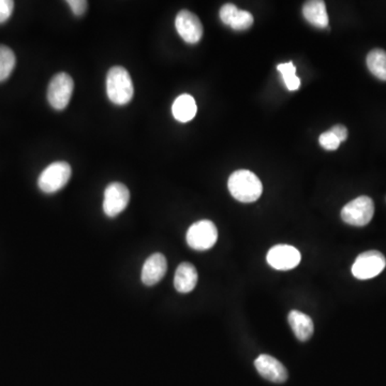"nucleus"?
<instances>
[{
    "label": "nucleus",
    "instance_id": "23",
    "mask_svg": "<svg viewBox=\"0 0 386 386\" xmlns=\"http://www.w3.org/2000/svg\"><path fill=\"white\" fill-rule=\"evenodd\" d=\"M14 10L12 0H0V24L7 22Z\"/></svg>",
    "mask_w": 386,
    "mask_h": 386
},
{
    "label": "nucleus",
    "instance_id": "10",
    "mask_svg": "<svg viewBox=\"0 0 386 386\" xmlns=\"http://www.w3.org/2000/svg\"><path fill=\"white\" fill-rule=\"evenodd\" d=\"M266 260L270 266L277 270H290L301 263L302 255L295 247L277 245L268 251Z\"/></svg>",
    "mask_w": 386,
    "mask_h": 386
},
{
    "label": "nucleus",
    "instance_id": "22",
    "mask_svg": "<svg viewBox=\"0 0 386 386\" xmlns=\"http://www.w3.org/2000/svg\"><path fill=\"white\" fill-rule=\"evenodd\" d=\"M238 10V8L233 4H226V5L222 6L219 12L220 20L224 25L230 26Z\"/></svg>",
    "mask_w": 386,
    "mask_h": 386
},
{
    "label": "nucleus",
    "instance_id": "13",
    "mask_svg": "<svg viewBox=\"0 0 386 386\" xmlns=\"http://www.w3.org/2000/svg\"><path fill=\"white\" fill-rule=\"evenodd\" d=\"M198 270L188 262L178 265L174 276V287L180 293H190L198 285Z\"/></svg>",
    "mask_w": 386,
    "mask_h": 386
},
{
    "label": "nucleus",
    "instance_id": "5",
    "mask_svg": "<svg viewBox=\"0 0 386 386\" xmlns=\"http://www.w3.org/2000/svg\"><path fill=\"white\" fill-rule=\"evenodd\" d=\"M75 89V82L68 73L54 75L48 87V104L57 111L65 110L70 102Z\"/></svg>",
    "mask_w": 386,
    "mask_h": 386
},
{
    "label": "nucleus",
    "instance_id": "6",
    "mask_svg": "<svg viewBox=\"0 0 386 386\" xmlns=\"http://www.w3.org/2000/svg\"><path fill=\"white\" fill-rule=\"evenodd\" d=\"M373 214H375V204H373V199L362 196L348 203L343 207L341 211V218L343 222L350 226H365L371 221Z\"/></svg>",
    "mask_w": 386,
    "mask_h": 386
},
{
    "label": "nucleus",
    "instance_id": "4",
    "mask_svg": "<svg viewBox=\"0 0 386 386\" xmlns=\"http://www.w3.org/2000/svg\"><path fill=\"white\" fill-rule=\"evenodd\" d=\"M186 239L190 248L198 251L209 250L217 243V228L211 220H200L188 228Z\"/></svg>",
    "mask_w": 386,
    "mask_h": 386
},
{
    "label": "nucleus",
    "instance_id": "12",
    "mask_svg": "<svg viewBox=\"0 0 386 386\" xmlns=\"http://www.w3.org/2000/svg\"><path fill=\"white\" fill-rule=\"evenodd\" d=\"M167 262L165 255L161 253H154L145 261L143 265L142 272H140L142 282L148 287H153L159 281L162 280L163 277L167 274Z\"/></svg>",
    "mask_w": 386,
    "mask_h": 386
},
{
    "label": "nucleus",
    "instance_id": "11",
    "mask_svg": "<svg viewBox=\"0 0 386 386\" xmlns=\"http://www.w3.org/2000/svg\"><path fill=\"white\" fill-rule=\"evenodd\" d=\"M258 373L272 383H283L287 381V371L285 367L277 358L268 354H261L255 360Z\"/></svg>",
    "mask_w": 386,
    "mask_h": 386
},
{
    "label": "nucleus",
    "instance_id": "24",
    "mask_svg": "<svg viewBox=\"0 0 386 386\" xmlns=\"http://www.w3.org/2000/svg\"><path fill=\"white\" fill-rule=\"evenodd\" d=\"M67 4H68L73 14L77 16H83L86 10H87L88 3L85 0H69Z\"/></svg>",
    "mask_w": 386,
    "mask_h": 386
},
{
    "label": "nucleus",
    "instance_id": "15",
    "mask_svg": "<svg viewBox=\"0 0 386 386\" xmlns=\"http://www.w3.org/2000/svg\"><path fill=\"white\" fill-rule=\"evenodd\" d=\"M303 14L306 21L312 26L322 29L329 27L326 6L322 0H310V1L305 3L303 7Z\"/></svg>",
    "mask_w": 386,
    "mask_h": 386
},
{
    "label": "nucleus",
    "instance_id": "18",
    "mask_svg": "<svg viewBox=\"0 0 386 386\" xmlns=\"http://www.w3.org/2000/svg\"><path fill=\"white\" fill-rule=\"evenodd\" d=\"M16 54L11 48L0 45V82L6 81L16 68Z\"/></svg>",
    "mask_w": 386,
    "mask_h": 386
},
{
    "label": "nucleus",
    "instance_id": "20",
    "mask_svg": "<svg viewBox=\"0 0 386 386\" xmlns=\"http://www.w3.org/2000/svg\"><path fill=\"white\" fill-rule=\"evenodd\" d=\"M253 16L250 12L245 11V10H238L235 18H233L230 27L234 31H246L250 28L253 24Z\"/></svg>",
    "mask_w": 386,
    "mask_h": 386
},
{
    "label": "nucleus",
    "instance_id": "1",
    "mask_svg": "<svg viewBox=\"0 0 386 386\" xmlns=\"http://www.w3.org/2000/svg\"><path fill=\"white\" fill-rule=\"evenodd\" d=\"M228 191L235 200L243 203L255 202L263 192L260 178L248 170H238L228 178Z\"/></svg>",
    "mask_w": 386,
    "mask_h": 386
},
{
    "label": "nucleus",
    "instance_id": "2",
    "mask_svg": "<svg viewBox=\"0 0 386 386\" xmlns=\"http://www.w3.org/2000/svg\"><path fill=\"white\" fill-rule=\"evenodd\" d=\"M106 94L111 102L125 106L133 98L134 87L129 72L123 67L115 66L106 77Z\"/></svg>",
    "mask_w": 386,
    "mask_h": 386
},
{
    "label": "nucleus",
    "instance_id": "8",
    "mask_svg": "<svg viewBox=\"0 0 386 386\" xmlns=\"http://www.w3.org/2000/svg\"><path fill=\"white\" fill-rule=\"evenodd\" d=\"M129 201V189L121 182H112L104 191V214L110 218L116 217L125 211Z\"/></svg>",
    "mask_w": 386,
    "mask_h": 386
},
{
    "label": "nucleus",
    "instance_id": "21",
    "mask_svg": "<svg viewBox=\"0 0 386 386\" xmlns=\"http://www.w3.org/2000/svg\"><path fill=\"white\" fill-rule=\"evenodd\" d=\"M319 143L326 150H336L341 145V140H338L331 131H326L321 134Z\"/></svg>",
    "mask_w": 386,
    "mask_h": 386
},
{
    "label": "nucleus",
    "instance_id": "9",
    "mask_svg": "<svg viewBox=\"0 0 386 386\" xmlns=\"http://www.w3.org/2000/svg\"><path fill=\"white\" fill-rule=\"evenodd\" d=\"M175 27L178 35L187 43L196 44L202 39L204 31L202 23L196 14L188 10L178 12L175 18Z\"/></svg>",
    "mask_w": 386,
    "mask_h": 386
},
{
    "label": "nucleus",
    "instance_id": "14",
    "mask_svg": "<svg viewBox=\"0 0 386 386\" xmlns=\"http://www.w3.org/2000/svg\"><path fill=\"white\" fill-rule=\"evenodd\" d=\"M287 321H289L290 326L292 329L295 337L299 341H309L314 335V322L307 314H303L299 310H292V311H290Z\"/></svg>",
    "mask_w": 386,
    "mask_h": 386
},
{
    "label": "nucleus",
    "instance_id": "16",
    "mask_svg": "<svg viewBox=\"0 0 386 386\" xmlns=\"http://www.w3.org/2000/svg\"><path fill=\"white\" fill-rule=\"evenodd\" d=\"M198 112L196 100L188 94H180L176 98L172 106L174 118L180 123H188L192 121Z\"/></svg>",
    "mask_w": 386,
    "mask_h": 386
},
{
    "label": "nucleus",
    "instance_id": "19",
    "mask_svg": "<svg viewBox=\"0 0 386 386\" xmlns=\"http://www.w3.org/2000/svg\"><path fill=\"white\" fill-rule=\"evenodd\" d=\"M277 69L281 73V77L290 92H295L301 87V79L297 77V68L292 62L278 65Z\"/></svg>",
    "mask_w": 386,
    "mask_h": 386
},
{
    "label": "nucleus",
    "instance_id": "7",
    "mask_svg": "<svg viewBox=\"0 0 386 386\" xmlns=\"http://www.w3.org/2000/svg\"><path fill=\"white\" fill-rule=\"evenodd\" d=\"M385 266V257L380 251H366L356 258L352 265V274L360 280H368L381 274Z\"/></svg>",
    "mask_w": 386,
    "mask_h": 386
},
{
    "label": "nucleus",
    "instance_id": "25",
    "mask_svg": "<svg viewBox=\"0 0 386 386\" xmlns=\"http://www.w3.org/2000/svg\"><path fill=\"white\" fill-rule=\"evenodd\" d=\"M329 131L333 132L341 143L345 142L348 138V129L343 125H335Z\"/></svg>",
    "mask_w": 386,
    "mask_h": 386
},
{
    "label": "nucleus",
    "instance_id": "3",
    "mask_svg": "<svg viewBox=\"0 0 386 386\" xmlns=\"http://www.w3.org/2000/svg\"><path fill=\"white\" fill-rule=\"evenodd\" d=\"M71 174L72 171L68 162L65 161L53 162L40 174L38 178V186L42 192L48 193V194L57 192L68 184Z\"/></svg>",
    "mask_w": 386,
    "mask_h": 386
},
{
    "label": "nucleus",
    "instance_id": "17",
    "mask_svg": "<svg viewBox=\"0 0 386 386\" xmlns=\"http://www.w3.org/2000/svg\"><path fill=\"white\" fill-rule=\"evenodd\" d=\"M367 67L377 79L386 82V52L382 48H375L367 55Z\"/></svg>",
    "mask_w": 386,
    "mask_h": 386
}]
</instances>
